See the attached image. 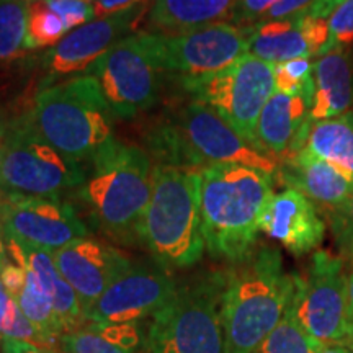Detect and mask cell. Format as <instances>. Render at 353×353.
<instances>
[{"label":"cell","mask_w":353,"mask_h":353,"mask_svg":"<svg viewBox=\"0 0 353 353\" xmlns=\"http://www.w3.org/2000/svg\"><path fill=\"white\" fill-rule=\"evenodd\" d=\"M294 296V275L286 273L273 247L254 252L226 272L223 294L224 353H254L280 324Z\"/></svg>","instance_id":"1"},{"label":"cell","mask_w":353,"mask_h":353,"mask_svg":"<svg viewBox=\"0 0 353 353\" xmlns=\"http://www.w3.org/2000/svg\"><path fill=\"white\" fill-rule=\"evenodd\" d=\"M201 231L214 259L237 263L254 252L260 218L273 196L272 176L245 165L200 170Z\"/></svg>","instance_id":"2"},{"label":"cell","mask_w":353,"mask_h":353,"mask_svg":"<svg viewBox=\"0 0 353 353\" xmlns=\"http://www.w3.org/2000/svg\"><path fill=\"white\" fill-rule=\"evenodd\" d=\"M77 188L88 218L105 236L139 244V226L152 193V162L138 145L112 139L92 159Z\"/></svg>","instance_id":"3"},{"label":"cell","mask_w":353,"mask_h":353,"mask_svg":"<svg viewBox=\"0 0 353 353\" xmlns=\"http://www.w3.org/2000/svg\"><path fill=\"white\" fill-rule=\"evenodd\" d=\"M161 164L201 170L211 165H245L275 175L278 162L245 141L208 105L188 101L159 121L148 139Z\"/></svg>","instance_id":"4"},{"label":"cell","mask_w":353,"mask_h":353,"mask_svg":"<svg viewBox=\"0 0 353 353\" xmlns=\"http://www.w3.org/2000/svg\"><path fill=\"white\" fill-rule=\"evenodd\" d=\"M200 188V170L154 165L152 193L141 221L139 244L167 270L193 267L205 252Z\"/></svg>","instance_id":"5"},{"label":"cell","mask_w":353,"mask_h":353,"mask_svg":"<svg viewBox=\"0 0 353 353\" xmlns=\"http://www.w3.org/2000/svg\"><path fill=\"white\" fill-rule=\"evenodd\" d=\"M28 114L48 143L81 164L113 139V113L94 76L43 87Z\"/></svg>","instance_id":"6"},{"label":"cell","mask_w":353,"mask_h":353,"mask_svg":"<svg viewBox=\"0 0 353 353\" xmlns=\"http://www.w3.org/2000/svg\"><path fill=\"white\" fill-rule=\"evenodd\" d=\"M226 273L206 272L179 281L149 321V353H224L221 309Z\"/></svg>","instance_id":"7"},{"label":"cell","mask_w":353,"mask_h":353,"mask_svg":"<svg viewBox=\"0 0 353 353\" xmlns=\"http://www.w3.org/2000/svg\"><path fill=\"white\" fill-rule=\"evenodd\" d=\"M87 170L48 143L28 113L10 118L0 188L28 196L61 198L85 182Z\"/></svg>","instance_id":"8"},{"label":"cell","mask_w":353,"mask_h":353,"mask_svg":"<svg viewBox=\"0 0 353 353\" xmlns=\"http://www.w3.org/2000/svg\"><path fill=\"white\" fill-rule=\"evenodd\" d=\"M182 87L195 100L219 113L242 138L255 145L259 117L275 94V65L247 52L221 72L183 82Z\"/></svg>","instance_id":"9"},{"label":"cell","mask_w":353,"mask_h":353,"mask_svg":"<svg viewBox=\"0 0 353 353\" xmlns=\"http://www.w3.org/2000/svg\"><path fill=\"white\" fill-rule=\"evenodd\" d=\"M290 311L317 343L343 345L352 316L343 260L317 250L306 273L294 275Z\"/></svg>","instance_id":"10"},{"label":"cell","mask_w":353,"mask_h":353,"mask_svg":"<svg viewBox=\"0 0 353 353\" xmlns=\"http://www.w3.org/2000/svg\"><path fill=\"white\" fill-rule=\"evenodd\" d=\"M87 74L97 79L113 117L132 120L156 103L164 72L143 32L114 44Z\"/></svg>","instance_id":"11"},{"label":"cell","mask_w":353,"mask_h":353,"mask_svg":"<svg viewBox=\"0 0 353 353\" xmlns=\"http://www.w3.org/2000/svg\"><path fill=\"white\" fill-rule=\"evenodd\" d=\"M162 72L183 82L218 74L249 52V30L234 23H214L183 33H145Z\"/></svg>","instance_id":"12"},{"label":"cell","mask_w":353,"mask_h":353,"mask_svg":"<svg viewBox=\"0 0 353 353\" xmlns=\"http://www.w3.org/2000/svg\"><path fill=\"white\" fill-rule=\"evenodd\" d=\"M0 228L7 241L20 242L50 254L90 236L85 223L68 201L61 198L19 195L2 188Z\"/></svg>","instance_id":"13"},{"label":"cell","mask_w":353,"mask_h":353,"mask_svg":"<svg viewBox=\"0 0 353 353\" xmlns=\"http://www.w3.org/2000/svg\"><path fill=\"white\" fill-rule=\"evenodd\" d=\"M176 283L169 270L157 262H138L108 286L99 298L87 322L101 325L143 324L165 306Z\"/></svg>","instance_id":"14"},{"label":"cell","mask_w":353,"mask_h":353,"mask_svg":"<svg viewBox=\"0 0 353 353\" xmlns=\"http://www.w3.org/2000/svg\"><path fill=\"white\" fill-rule=\"evenodd\" d=\"M149 8V0H139L126 10L105 19H95L69 32L44 56L46 68L50 70L48 85L52 79L87 72L114 44L134 32Z\"/></svg>","instance_id":"15"},{"label":"cell","mask_w":353,"mask_h":353,"mask_svg":"<svg viewBox=\"0 0 353 353\" xmlns=\"http://www.w3.org/2000/svg\"><path fill=\"white\" fill-rule=\"evenodd\" d=\"M52 259L57 270L81 299L85 319L108 286L132 263L118 249L90 237L70 242L52 252Z\"/></svg>","instance_id":"16"},{"label":"cell","mask_w":353,"mask_h":353,"mask_svg":"<svg viewBox=\"0 0 353 353\" xmlns=\"http://www.w3.org/2000/svg\"><path fill=\"white\" fill-rule=\"evenodd\" d=\"M260 231L280 242L291 254L303 255L324 241L325 223L319 210L303 193L286 188L267 203L260 218Z\"/></svg>","instance_id":"17"},{"label":"cell","mask_w":353,"mask_h":353,"mask_svg":"<svg viewBox=\"0 0 353 353\" xmlns=\"http://www.w3.org/2000/svg\"><path fill=\"white\" fill-rule=\"evenodd\" d=\"M276 172L288 188L303 193L327 216L342 208L353 196V183L341 170L304 151L281 159Z\"/></svg>","instance_id":"18"},{"label":"cell","mask_w":353,"mask_h":353,"mask_svg":"<svg viewBox=\"0 0 353 353\" xmlns=\"http://www.w3.org/2000/svg\"><path fill=\"white\" fill-rule=\"evenodd\" d=\"M309 121V101L303 95L276 92L268 99L255 126V145L280 165Z\"/></svg>","instance_id":"19"},{"label":"cell","mask_w":353,"mask_h":353,"mask_svg":"<svg viewBox=\"0 0 353 353\" xmlns=\"http://www.w3.org/2000/svg\"><path fill=\"white\" fill-rule=\"evenodd\" d=\"M7 247L12 260L26 265L38 276L39 283L51 298L57 319L64 327V334L82 329L87 324V319L81 299L57 270L52 254L15 241H7Z\"/></svg>","instance_id":"20"},{"label":"cell","mask_w":353,"mask_h":353,"mask_svg":"<svg viewBox=\"0 0 353 353\" xmlns=\"http://www.w3.org/2000/svg\"><path fill=\"white\" fill-rule=\"evenodd\" d=\"M353 103V68L345 51L319 56L312 69L309 120L322 121L347 114Z\"/></svg>","instance_id":"21"},{"label":"cell","mask_w":353,"mask_h":353,"mask_svg":"<svg viewBox=\"0 0 353 353\" xmlns=\"http://www.w3.org/2000/svg\"><path fill=\"white\" fill-rule=\"evenodd\" d=\"M0 280L19 304L26 319L43 335L48 348L57 345L59 337L64 334V327L57 319L51 298L39 283L38 276L26 265L7 260L0 270Z\"/></svg>","instance_id":"22"},{"label":"cell","mask_w":353,"mask_h":353,"mask_svg":"<svg viewBox=\"0 0 353 353\" xmlns=\"http://www.w3.org/2000/svg\"><path fill=\"white\" fill-rule=\"evenodd\" d=\"M298 151L334 165L353 183V113L322 121L309 120L286 156Z\"/></svg>","instance_id":"23"},{"label":"cell","mask_w":353,"mask_h":353,"mask_svg":"<svg viewBox=\"0 0 353 353\" xmlns=\"http://www.w3.org/2000/svg\"><path fill=\"white\" fill-rule=\"evenodd\" d=\"M237 0H152L149 28L172 34L201 28L232 19Z\"/></svg>","instance_id":"24"},{"label":"cell","mask_w":353,"mask_h":353,"mask_svg":"<svg viewBox=\"0 0 353 353\" xmlns=\"http://www.w3.org/2000/svg\"><path fill=\"white\" fill-rule=\"evenodd\" d=\"M249 52L276 65L298 57H314L303 28V17L260 21L249 28Z\"/></svg>","instance_id":"25"},{"label":"cell","mask_w":353,"mask_h":353,"mask_svg":"<svg viewBox=\"0 0 353 353\" xmlns=\"http://www.w3.org/2000/svg\"><path fill=\"white\" fill-rule=\"evenodd\" d=\"M28 7L30 0H0V64L23 54Z\"/></svg>","instance_id":"26"},{"label":"cell","mask_w":353,"mask_h":353,"mask_svg":"<svg viewBox=\"0 0 353 353\" xmlns=\"http://www.w3.org/2000/svg\"><path fill=\"white\" fill-rule=\"evenodd\" d=\"M65 34L68 32H65L63 20L48 7L46 0L30 2L25 50L54 48Z\"/></svg>","instance_id":"27"},{"label":"cell","mask_w":353,"mask_h":353,"mask_svg":"<svg viewBox=\"0 0 353 353\" xmlns=\"http://www.w3.org/2000/svg\"><path fill=\"white\" fill-rule=\"evenodd\" d=\"M321 343L309 337L288 309L280 324L254 353H317Z\"/></svg>","instance_id":"28"},{"label":"cell","mask_w":353,"mask_h":353,"mask_svg":"<svg viewBox=\"0 0 353 353\" xmlns=\"http://www.w3.org/2000/svg\"><path fill=\"white\" fill-rule=\"evenodd\" d=\"M57 347L61 353H149V350L132 348L90 327H82L63 334L57 342Z\"/></svg>","instance_id":"29"},{"label":"cell","mask_w":353,"mask_h":353,"mask_svg":"<svg viewBox=\"0 0 353 353\" xmlns=\"http://www.w3.org/2000/svg\"><path fill=\"white\" fill-rule=\"evenodd\" d=\"M2 339L33 342L37 345L48 348L43 335L38 332L32 322L26 319L20 306L0 280V341Z\"/></svg>","instance_id":"30"},{"label":"cell","mask_w":353,"mask_h":353,"mask_svg":"<svg viewBox=\"0 0 353 353\" xmlns=\"http://www.w3.org/2000/svg\"><path fill=\"white\" fill-rule=\"evenodd\" d=\"M311 57H298L275 65V90L288 95H303L311 105L312 99Z\"/></svg>","instance_id":"31"},{"label":"cell","mask_w":353,"mask_h":353,"mask_svg":"<svg viewBox=\"0 0 353 353\" xmlns=\"http://www.w3.org/2000/svg\"><path fill=\"white\" fill-rule=\"evenodd\" d=\"M329 41L319 56L330 51H345L353 44V0H343L329 15ZM317 56V57H319Z\"/></svg>","instance_id":"32"},{"label":"cell","mask_w":353,"mask_h":353,"mask_svg":"<svg viewBox=\"0 0 353 353\" xmlns=\"http://www.w3.org/2000/svg\"><path fill=\"white\" fill-rule=\"evenodd\" d=\"M48 7L63 20L65 32H72L95 17L94 0H46Z\"/></svg>","instance_id":"33"},{"label":"cell","mask_w":353,"mask_h":353,"mask_svg":"<svg viewBox=\"0 0 353 353\" xmlns=\"http://www.w3.org/2000/svg\"><path fill=\"white\" fill-rule=\"evenodd\" d=\"M329 221L342 257L353 262V196L342 208L329 214Z\"/></svg>","instance_id":"34"},{"label":"cell","mask_w":353,"mask_h":353,"mask_svg":"<svg viewBox=\"0 0 353 353\" xmlns=\"http://www.w3.org/2000/svg\"><path fill=\"white\" fill-rule=\"evenodd\" d=\"M280 0H237L232 19L236 23L260 21Z\"/></svg>","instance_id":"35"},{"label":"cell","mask_w":353,"mask_h":353,"mask_svg":"<svg viewBox=\"0 0 353 353\" xmlns=\"http://www.w3.org/2000/svg\"><path fill=\"white\" fill-rule=\"evenodd\" d=\"M317 0H280L275 7L272 8L267 15L260 21H272V20H285L293 19V17L303 15L311 10ZM259 21V23H260Z\"/></svg>","instance_id":"36"},{"label":"cell","mask_w":353,"mask_h":353,"mask_svg":"<svg viewBox=\"0 0 353 353\" xmlns=\"http://www.w3.org/2000/svg\"><path fill=\"white\" fill-rule=\"evenodd\" d=\"M0 353H56L51 348L37 345L33 342L15 341V339H2L0 341Z\"/></svg>","instance_id":"37"},{"label":"cell","mask_w":353,"mask_h":353,"mask_svg":"<svg viewBox=\"0 0 353 353\" xmlns=\"http://www.w3.org/2000/svg\"><path fill=\"white\" fill-rule=\"evenodd\" d=\"M136 2H139V0H94L95 19H105V17L114 15V13L134 6Z\"/></svg>","instance_id":"38"},{"label":"cell","mask_w":353,"mask_h":353,"mask_svg":"<svg viewBox=\"0 0 353 353\" xmlns=\"http://www.w3.org/2000/svg\"><path fill=\"white\" fill-rule=\"evenodd\" d=\"M343 0H317L307 13L312 17H321V19H329V15L339 7Z\"/></svg>","instance_id":"39"},{"label":"cell","mask_w":353,"mask_h":353,"mask_svg":"<svg viewBox=\"0 0 353 353\" xmlns=\"http://www.w3.org/2000/svg\"><path fill=\"white\" fill-rule=\"evenodd\" d=\"M8 125H10V117L0 110V170H2L3 156H6V144L8 134Z\"/></svg>","instance_id":"40"},{"label":"cell","mask_w":353,"mask_h":353,"mask_svg":"<svg viewBox=\"0 0 353 353\" xmlns=\"http://www.w3.org/2000/svg\"><path fill=\"white\" fill-rule=\"evenodd\" d=\"M8 257V247H7V239H6V234H3L2 228H0V270L3 268V265L7 263Z\"/></svg>","instance_id":"41"},{"label":"cell","mask_w":353,"mask_h":353,"mask_svg":"<svg viewBox=\"0 0 353 353\" xmlns=\"http://www.w3.org/2000/svg\"><path fill=\"white\" fill-rule=\"evenodd\" d=\"M317 353H353L343 345H321Z\"/></svg>","instance_id":"42"},{"label":"cell","mask_w":353,"mask_h":353,"mask_svg":"<svg viewBox=\"0 0 353 353\" xmlns=\"http://www.w3.org/2000/svg\"><path fill=\"white\" fill-rule=\"evenodd\" d=\"M343 347H347L348 350L353 352V309H352V316H350V324H348L347 337H345V341H343Z\"/></svg>","instance_id":"43"},{"label":"cell","mask_w":353,"mask_h":353,"mask_svg":"<svg viewBox=\"0 0 353 353\" xmlns=\"http://www.w3.org/2000/svg\"><path fill=\"white\" fill-rule=\"evenodd\" d=\"M347 290H348V301H350V307L353 309V272L347 275Z\"/></svg>","instance_id":"44"},{"label":"cell","mask_w":353,"mask_h":353,"mask_svg":"<svg viewBox=\"0 0 353 353\" xmlns=\"http://www.w3.org/2000/svg\"><path fill=\"white\" fill-rule=\"evenodd\" d=\"M30 2H33V0H30Z\"/></svg>","instance_id":"45"}]
</instances>
